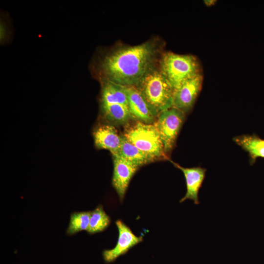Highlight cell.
I'll use <instances>...</instances> for the list:
<instances>
[{"mask_svg": "<svg viewBox=\"0 0 264 264\" xmlns=\"http://www.w3.org/2000/svg\"><path fill=\"white\" fill-rule=\"evenodd\" d=\"M93 137L95 147L99 149L109 151L116 154L120 148L122 136H120L114 126L110 124L101 125L93 131Z\"/></svg>", "mask_w": 264, "mask_h": 264, "instance_id": "obj_11", "label": "cell"}, {"mask_svg": "<svg viewBox=\"0 0 264 264\" xmlns=\"http://www.w3.org/2000/svg\"><path fill=\"white\" fill-rule=\"evenodd\" d=\"M113 170L111 184L122 202L130 181L140 167L117 155L112 154Z\"/></svg>", "mask_w": 264, "mask_h": 264, "instance_id": "obj_6", "label": "cell"}, {"mask_svg": "<svg viewBox=\"0 0 264 264\" xmlns=\"http://www.w3.org/2000/svg\"><path fill=\"white\" fill-rule=\"evenodd\" d=\"M111 223L110 217L106 213L101 204L98 205L90 211L89 223L88 233L90 235L105 230Z\"/></svg>", "mask_w": 264, "mask_h": 264, "instance_id": "obj_15", "label": "cell"}, {"mask_svg": "<svg viewBox=\"0 0 264 264\" xmlns=\"http://www.w3.org/2000/svg\"><path fill=\"white\" fill-rule=\"evenodd\" d=\"M170 162L176 168L182 172L185 179L186 192L179 202L190 199L194 201L195 204H199L198 193L205 177L206 169L199 166L185 168L172 160Z\"/></svg>", "mask_w": 264, "mask_h": 264, "instance_id": "obj_10", "label": "cell"}, {"mask_svg": "<svg viewBox=\"0 0 264 264\" xmlns=\"http://www.w3.org/2000/svg\"><path fill=\"white\" fill-rule=\"evenodd\" d=\"M100 110L104 118L113 126L126 125L132 119L127 105L100 103Z\"/></svg>", "mask_w": 264, "mask_h": 264, "instance_id": "obj_12", "label": "cell"}, {"mask_svg": "<svg viewBox=\"0 0 264 264\" xmlns=\"http://www.w3.org/2000/svg\"><path fill=\"white\" fill-rule=\"evenodd\" d=\"M203 76L200 74L182 84L174 91L173 107L185 114L192 109L201 88Z\"/></svg>", "mask_w": 264, "mask_h": 264, "instance_id": "obj_8", "label": "cell"}, {"mask_svg": "<svg viewBox=\"0 0 264 264\" xmlns=\"http://www.w3.org/2000/svg\"><path fill=\"white\" fill-rule=\"evenodd\" d=\"M128 109L132 119L153 124L158 115L153 111L136 87H125Z\"/></svg>", "mask_w": 264, "mask_h": 264, "instance_id": "obj_9", "label": "cell"}, {"mask_svg": "<svg viewBox=\"0 0 264 264\" xmlns=\"http://www.w3.org/2000/svg\"><path fill=\"white\" fill-rule=\"evenodd\" d=\"M158 68L174 91L186 81L201 74L200 65L195 56L171 51L163 53Z\"/></svg>", "mask_w": 264, "mask_h": 264, "instance_id": "obj_2", "label": "cell"}, {"mask_svg": "<svg viewBox=\"0 0 264 264\" xmlns=\"http://www.w3.org/2000/svg\"><path fill=\"white\" fill-rule=\"evenodd\" d=\"M90 211L74 212L70 214L69 222L66 230L68 235H73L88 228Z\"/></svg>", "mask_w": 264, "mask_h": 264, "instance_id": "obj_16", "label": "cell"}, {"mask_svg": "<svg viewBox=\"0 0 264 264\" xmlns=\"http://www.w3.org/2000/svg\"><path fill=\"white\" fill-rule=\"evenodd\" d=\"M115 224L118 231L117 243L113 248L105 250L102 252L103 259L108 263L114 262L143 240L142 236H136L121 220H117Z\"/></svg>", "mask_w": 264, "mask_h": 264, "instance_id": "obj_7", "label": "cell"}, {"mask_svg": "<svg viewBox=\"0 0 264 264\" xmlns=\"http://www.w3.org/2000/svg\"><path fill=\"white\" fill-rule=\"evenodd\" d=\"M165 43L158 37L137 45L117 43L100 48L89 65L91 75L99 83L109 82L124 87H136L158 66Z\"/></svg>", "mask_w": 264, "mask_h": 264, "instance_id": "obj_1", "label": "cell"}, {"mask_svg": "<svg viewBox=\"0 0 264 264\" xmlns=\"http://www.w3.org/2000/svg\"><path fill=\"white\" fill-rule=\"evenodd\" d=\"M117 154L139 167L155 161L149 155L139 149L122 136V143Z\"/></svg>", "mask_w": 264, "mask_h": 264, "instance_id": "obj_14", "label": "cell"}, {"mask_svg": "<svg viewBox=\"0 0 264 264\" xmlns=\"http://www.w3.org/2000/svg\"><path fill=\"white\" fill-rule=\"evenodd\" d=\"M123 136L154 161L169 159L154 123L146 124L136 121L126 127Z\"/></svg>", "mask_w": 264, "mask_h": 264, "instance_id": "obj_4", "label": "cell"}, {"mask_svg": "<svg viewBox=\"0 0 264 264\" xmlns=\"http://www.w3.org/2000/svg\"><path fill=\"white\" fill-rule=\"evenodd\" d=\"M185 116V114L182 111L172 107L160 112L154 123L159 132L167 154L175 146Z\"/></svg>", "mask_w": 264, "mask_h": 264, "instance_id": "obj_5", "label": "cell"}, {"mask_svg": "<svg viewBox=\"0 0 264 264\" xmlns=\"http://www.w3.org/2000/svg\"><path fill=\"white\" fill-rule=\"evenodd\" d=\"M204 2L207 6H211L214 5L216 1L215 0H204Z\"/></svg>", "mask_w": 264, "mask_h": 264, "instance_id": "obj_17", "label": "cell"}, {"mask_svg": "<svg viewBox=\"0 0 264 264\" xmlns=\"http://www.w3.org/2000/svg\"><path fill=\"white\" fill-rule=\"evenodd\" d=\"M136 87L157 115L173 107L174 90L158 66L149 72Z\"/></svg>", "mask_w": 264, "mask_h": 264, "instance_id": "obj_3", "label": "cell"}, {"mask_svg": "<svg viewBox=\"0 0 264 264\" xmlns=\"http://www.w3.org/2000/svg\"><path fill=\"white\" fill-rule=\"evenodd\" d=\"M233 140L248 153L251 165L255 163L257 158H264V139L255 134L237 136L234 137Z\"/></svg>", "mask_w": 264, "mask_h": 264, "instance_id": "obj_13", "label": "cell"}]
</instances>
